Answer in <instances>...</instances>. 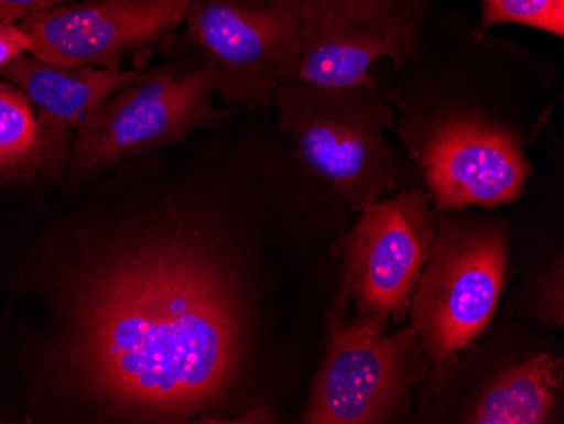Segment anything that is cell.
Listing matches in <instances>:
<instances>
[{
    "label": "cell",
    "mask_w": 564,
    "mask_h": 424,
    "mask_svg": "<svg viewBox=\"0 0 564 424\" xmlns=\"http://www.w3.org/2000/svg\"><path fill=\"white\" fill-rule=\"evenodd\" d=\"M224 164L66 271L51 370L97 421H236L258 303L242 249L214 220Z\"/></svg>",
    "instance_id": "6da1fadb"
},
{
    "label": "cell",
    "mask_w": 564,
    "mask_h": 424,
    "mask_svg": "<svg viewBox=\"0 0 564 424\" xmlns=\"http://www.w3.org/2000/svg\"><path fill=\"white\" fill-rule=\"evenodd\" d=\"M477 26L480 33L524 26L563 40L564 0H480Z\"/></svg>",
    "instance_id": "5bb4252c"
},
{
    "label": "cell",
    "mask_w": 564,
    "mask_h": 424,
    "mask_svg": "<svg viewBox=\"0 0 564 424\" xmlns=\"http://www.w3.org/2000/svg\"><path fill=\"white\" fill-rule=\"evenodd\" d=\"M193 0H73L22 19L31 55L66 66L120 68L142 47L185 24Z\"/></svg>",
    "instance_id": "30bf717a"
},
{
    "label": "cell",
    "mask_w": 564,
    "mask_h": 424,
    "mask_svg": "<svg viewBox=\"0 0 564 424\" xmlns=\"http://www.w3.org/2000/svg\"><path fill=\"white\" fill-rule=\"evenodd\" d=\"M73 141L69 129L34 110L19 88L0 84V176L34 173L66 160Z\"/></svg>",
    "instance_id": "4fadbf2b"
},
{
    "label": "cell",
    "mask_w": 564,
    "mask_h": 424,
    "mask_svg": "<svg viewBox=\"0 0 564 424\" xmlns=\"http://www.w3.org/2000/svg\"><path fill=\"white\" fill-rule=\"evenodd\" d=\"M347 287L329 315L328 344L304 410L307 424L392 423L404 417L414 389L433 360L413 325L386 334L367 316L345 322Z\"/></svg>",
    "instance_id": "277c9868"
},
{
    "label": "cell",
    "mask_w": 564,
    "mask_h": 424,
    "mask_svg": "<svg viewBox=\"0 0 564 424\" xmlns=\"http://www.w3.org/2000/svg\"><path fill=\"white\" fill-rule=\"evenodd\" d=\"M73 0H0V22H21L28 15L68 4Z\"/></svg>",
    "instance_id": "e0dca14e"
},
{
    "label": "cell",
    "mask_w": 564,
    "mask_h": 424,
    "mask_svg": "<svg viewBox=\"0 0 564 424\" xmlns=\"http://www.w3.org/2000/svg\"><path fill=\"white\" fill-rule=\"evenodd\" d=\"M34 52V41L19 22H0V68L11 59Z\"/></svg>",
    "instance_id": "2e32d148"
},
{
    "label": "cell",
    "mask_w": 564,
    "mask_h": 424,
    "mask_svg": "<svg viewBox=\"0 0 564 424\" xmlns=\"http://www.w3.org/2000/svg\"><path fill=\"white\" fill-rule=\"evenodd\" d=\"M217 73L196 50L183 62L139 75L76 131L69 164L97 171L221 128L232 112L215 106Z\"/></svg>",
    "instance_id": "5b68a950"
},
{
    "label": "cell",
    "mask_w": 564,
    "mask_h": 424,
    "mask_svg": "<svg viewBox=\"0 0 564 424\" xmlns=\"http://www.w3.org/2000/svg\"><path fill=\"white\" fill-rule=\"evenodd\" d=\"M436 236L411 300V325L433 362L477 340L496 315L507 271L506 232L497 221L440 211Z\"/></svg>",
    "instance_id": "8992f818"
},
{
    "label": "cell",
    "mask_w": 564,
    "mask_h": 424,
    "mask_svg": "<svg viewBox=\"0 0 564 424\" xmlns=\"http://www.w3.org/2000/svg\"><path fill=\"white\" fill-rule=\"evenodd\" d=\"M535 309L544 322L563 327V264H557L556 271L551 269L550 274L541 280Z\"/></svg>",
    "instance_id": "9a60e30c"
},
{
    "label": "cell",
    "mask_w": 564,
    "mask_h": 424,
    "mask_svg": "<svg viewBox=\"0 0 564 424\" xmlns=\"http://www.w3.org/2000/svg\"><path fill=\"white\" fill-rule=\"evenodd\" d=\"M183 26L214 66L217 97L230 110L261 112L297 80L301 0H193Z\"/></svg>",
    "instance_id": "52a82bcc"
},
{
    "label": "cell",
    "mask_w": 564,
    "mask_h": 424,
    "mask_svg": "<svg viewBox=\"0 0 564 424\" xmlns=\"http://www.w3.org/2000/svg\"><path fill=\"white\" fill-rule=\"evenodd\" d=\"M138 77L134 69L55 65L30 53L0 68V80L19 88L44 117L75 132Z\"/></svg>",
    "instance_id": "8fae6325"
},
{
    "label": "cell",
    "mask_w": 564,
    "mask_h": 424,
    "mask_svg": "<svg viewBox=\"0 0 564 424\" xmlns=\"http://www.w3.org/2000/svg\"><path fill=\"white\" fill-rule=\"evenodd\" d=\"M445 0H301L297 80L326 87L366 84L382 62L398 72L416 58Z\"/></svg>",
    "instance_id": "ba28073f"
},
{
    "label": "cell",
    "mask_w": 564,
    "mask_h": 424,
    "mask_svg": "<svg viewBox=\"0 0 564 424\" xmlns=\"http://www.w3.org/2000/svg\"><path fill=\"white\" fill-rule=\"evenodd\" d=\"M272 106L297 167L348 210L421 185L420 174L388 138L395 113L379 77L326 87L294 80Z\"/></svg>",
    "instance_id": "3957f363"
},
{
    "label": "cell",
    "mask_w": 564,
    "mask_h": 424,
    "mask_svg": "<svg viewBox=\"0 0 564 424\" xmlns=\"http://www.w3.org/2000/svg\"><path fill=\"white\" fill-rule=\"evenodd\" d=\"M379 80L402 153L436 210L521 198L534 173L531 149L556 106L557 69L550 59L510 37L480 33L464 9L442 8L416 58Z\"/></svg>",
    "instance_id": "7a4b0ae2"
},
{
    "label": "cell",
    "mask_w": 564,
    "mask_h": 424,
    "mask_svg": "<svg viewBox=\"0 0 564 424\" xmlns=\"http://www.w3.org/2000/svg\"><path fill=\"white\" fill-rule=\"evenodd\" d=\"M563 394V362L538 352L494 370L465 401L459 423H553Z\"/></svg>",
    "instance_id": "7c38bea8"
},
{
    "label": "cell",
    "mask_w": 564,
    "mask_h": 424,
    "mask_svg": "<svg viewBox=\"0 0 564 424\" xmlns=\"http://www.w3.org/2000/svg\"><path fill=\"white\" fill-rule=\"evenodd\" d=\"M345 237V287L355 318L402 323L430 258L438 210L424 186L366 205Z\"/></svg>",
    "instance_id": "9c48e42d"
}]
</instances>
